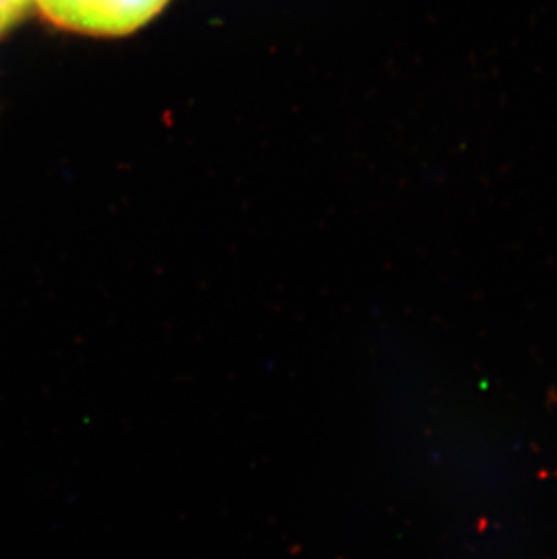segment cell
I'll use <instances>...</instances> for the list:
<instances>
[{"instance_id":"6da1fadb","label":"cell","mask_w":557,"mask_h":559,"mask_svg":"<svg viewBox=\"0 0 557 559\" xmlns=\"http://www.w3.org/2000/svg\"><path fill=\"white\" fill-rule=\"evenodd\" d=\"M46 21L95 37H121L153 21L168 0H35Z\"/></svg>"},{"instance_id":"7a4b0ae2","label":"cell","mask_w":557,"mask_h":559,"mask_svg":"<svg viewBox=\"0 0 557 559\" xmlns=\"http://www.w3.org/2000/svg\"><path fill=\"white\" fill-rule=\"evenodd\" d=\"M35 0H0V37L24 21Z\"/></svg>"}]
</instances>
